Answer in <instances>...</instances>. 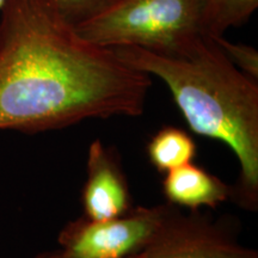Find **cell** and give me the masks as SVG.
Returning a JSON list of instances; mask_svg holds the SVG:
<instances>
[{"instance_id": "8", "label": "cell", "mask_w": 258, "mask_h": 258, "mask_svg": "<svg viewBox=\"0 0 258 258\" xmlns=\"http://www.w3.org/2000/svg\"><path fill=\"white\" fill-rule=\"evenodd\" d=\"M146 153L151 165L158 172L166 173L192 163L198 153V146L184 129L165 125L150 139Z\"/></svg>"}, {"instance_id": "6", "label": "cell", "mask_w": 258, "mask_h": 258, "mask_svg": "<svg viewBox=\"0 0 258 258\" xmlns=\"http://www.w3.org/2000/svg\"><path fill=\"white\" fill-rule=\"evenodd\" d=\"M82 203L84 217L90 220L121 217L133 208L128 180L117 154L101 140H95L89 147L88 178Z\"/></svg>"}, {"instance_id": "10", "label": "cell", "mask_w": 258, "mask_h": 258, "mask_svg": "<svg viewBox=\"0 0 258 258\" xmlns=\"http://www.w3.org/2000/svg\"><path fill=\"white\" fill-rule=\"evenodd\" d=\"M51 8L73 27L92 18L110 4L111 0H46Z\"/></svg>"}, {"instance_id": "1", "label": "cell", "mask_w": 258, "mask_h": 258, "mask_svg": "<svg viewBox=\"0 0 258 258\" xmlns=\"http://www.w3.org/2000/svg\"><path fill=\"white\" fill-rule=\"evenodd\" d=\"M151 77L78 34L46 0L0 10V129L35 134L143 114Z\"/></svg>"}, {"instance_id": "7", "label": "cell", "mask_w": 258, "mask_h": 258, "mask_svg": "<svg viewBox=\"0 0 258 258\" xmlns=\"http://www.w3.org/2000/svg\"><path fill=\"white\" fill-rule=\"evenodd\" d=\"M163 191L169 203L196 212L217 208L232 198L233 189L207 170L189 163L165 173Z\"/></svg>"}, {"instance_id": "3", "label": "cell", "mask_w": 258, "mask_h": 258, "mask_svg": "<svg viewBox=\"0 0 258 258\" xmlns=\"http://www.w3.org/2000/svg\"><path fill=\"white\" fill-rule=\"evenodd\" d=\"M74 28L97 46L138 47L165 56L186 55L206 37L200 0H111Z\"/></svg>"}, {"instance_id": "2", "label": "cell", "mask_w": 258, "mask_h": 258, "mask_svg": "<svg viewBox=\"0 0 258 258\" xmlns=\"http://www.w3.org/2000/svg\"><path fill=\"white\" fill-rule=\"evenodd\" d=\"M118 57L169 88L194 133L227 145L240 165L232 199L258 205V85L226 56L217 41L203 37L189 54L165 56L138 47L114 49Z\"/></svg>"}, {"instance_id": "12", "label": "cell", "mask_w": 258, "mask_h": 258, "mask_svg": "<svg viewBox=\"0 0 258 258\" xmlns=\"http://www.w3.org/2000/svg\"><path fill=\"white\" fill-rule=\"evenodd\" d=\"M35 258H63L62 254L59 250L56 251H49V252H43V253H40L37 254Z\"/></svg>"}, {"instance_id": "13", "label": "cell", "mask_w": 258, "mask_h": 258, "mask_svg": "<svg viewBox=\"0 0 258 258\" xmlns=\"http://www.w3.org/2000/svg\"><path fill=\"white\" fill-rule=\"evenodd\" d=\"M6 2H8V0H0V10L4 8V5L6 4Z\"/></svg>"}, {"instance_id": "11", "label": "cell", "mask_w": 258, "mask_h": 258, "mask_svg": "<svg viewBox=\"0 0 258 258\" xmlns=\"http://www.w3.org/2000/svg\"><path fill=\"white\" fill-rule=\"evenodd\" d=\"M215 41L238 70L249 76L250 78L257 80L258 51L253 47L247 46V44L233 43L226 40L225 37L217 38Z\"/></svg>"}, {"instance_id": "5", "label": "cell", "mask_w": 258, "mask_h": 258, "mask_svg": "<svg viewBox=\"0 0 258 258\" xmlns=\"http://www.w3.org/2000/svg\"><path fill=\"white\" fill-rule=\"evenodd\" d=\"M133 258H258L256 250L244 246L224 222L212 221L199 213L184 215L171 205L153 239Z\"/></svg>"}, {"instance_id": "14", "label": "cell", "mask_w": 258, "mask_h": 258, "mask_svg": "<svg viewBox=\"0 0 258 258\" xmlns=\"http://www.w3.org/2000/svg\"><path fill=\"white\" fill-rule=\"evenodd\" d=\"M128 258H133V257H128Z\"/></svg>"}, {"instance_id": "9", "label": "cell", "mask_w": 258, "mask_h": 258, "mask_svg": "<svg viewBox=\"0 0 258 258\" xmlns=\"http://www.w3.org/2000/svg\"><path fill=\"white\" fill-rule=\"evenodd\" d=\"M258 8V0H200V21L206 37H224L232 27L249 21Z\"/></svg>"}, {"instance_id": "4", "label": "cell", "mask_w": 258, "mask_h": 258, "mask_svg": "<svg viewBox=\"0 0 258 258\" xmlns=\"http://www.w3.org/2000/svg\"><path fill=\"white\" fill-rule=\"evenodd\" d=\"M170 207L171 203L133 207L121 217L105 220H90L83 215L61 230L59 251L63 258L132 257L153 239Z\"/></svg>"}]
</instances>
